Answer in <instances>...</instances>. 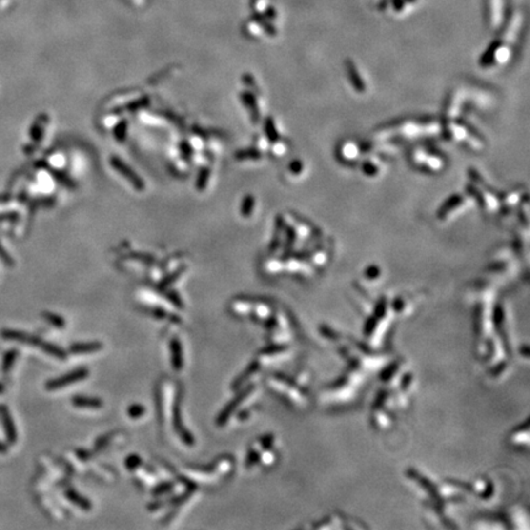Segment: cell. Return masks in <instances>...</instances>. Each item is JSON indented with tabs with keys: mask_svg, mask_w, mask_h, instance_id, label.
Listing matches in <instances>:
<instances>
[{
	"mask_svg": "<svg viewBox=\"0 0 530 530\" xmlns=\"http://www.w3.org/2000/svg\"><path fill=\"white\" fill-rule=\"evenodd\" d=\"M260 446H262L263 449H265V450L271 449L274 446V434L269 433V434L263 436L262 438H260Z\"/></svg>",
	"mask_w": 530,
	"mask_h": 530,
	"instance_id": "e0dca14e",
	"label": "cell"
},
{
	"mask_svg": "<svg viewBox=\"0 0 530 530\" xmlns=\"http://www.w3.org/2000/svg\"><path fill=\"white\" fill-rule=\"evenodd\" d=\"M253 389H254V386H253V384L245 387V389H243L241 393H238L237 395H236L235 398H233V399L231 400V402L228 403V404L226 405L223 410H221V412H220L219 416H217V419H216L217 426L221 427V426H225V425L227 424V421L230 420V417L232 416L235 410L237 409V408L241 405V403H242L250 393H252Z\"/></svg>",
	"mask_w": 530,
	"mask_h": 530,
	"instance_id": "7a4b0ae2",
	"label": "cell"
},
{
	"mask_svg": "<svg viewBox=\"0 0 530 530\" xmlns=\"http://www.w3.org/2000/svg\"><path fill=\"white\" fill-rule=\"evenodd\" d=\"M173 425L174 428H176L177 433L181 437L182 442L184 445L192 447L194 445V437L193 434L183 426L182 422V414H181V398L178 396L174 402V408H173Z\"/></svg>",
	"mask_w": 530,
	"mask_h": 530,
	"instance_id": "3957f363",
	"label": "cell"
},
{
	"mask_svg": "<svg viewBox=\"0 0 530 530\" xmlns=\"http://www.w3.org/2000/svg\"><path fill=\"white\" fill-rule=\"evenodd\" d=\"M6 453H8V446L0 442V454H6Z\"/></svg>",
	"mask_w": 530,
	"mask_h": 530,
	"instance_id": "7402d4cb",
	"label": "cell"
},
{
	"mask_svg": "<svg viewBox=\"0 0 530 530\" xmlns=\"http://www.w3.org/2000/svg\"><path fill=\"white\" fill-rule=\"evenodd\" d=\"M18 355H19V352L16 348H11V350H8L5 353H4L3 361H1V372H3L4 374H6L8 372L11 371V368H13L16 359H18Z\"/></svg>",
	"mask_w": 530,
	"mask_h": 530,
	"instance_id": "30bf717a",
	"label": "cell"
},
{
	"mask_svg": "<svg viewBox=\"0 0 530 530\" xmlns=\"http://www.w3.org/2000/svg\"><path fill=\"white\" fill-rule=\"evenodd\" d=\"M71 403L75 408H81V409H101L103 407L102 400L99 398H94V396L76 395L71 399Z\"/></svg>",
	"mask_w": 530,
	"mask_h": 530,
	"instance_id": "5b68a950",
	"label": "cell"
},
{
	"mask_svg": "<svg viewBox=\"0 0 530 530\" xmlns=\"http://www.w3.org/2000/svg\"><path fill=\"white\" fill-rule=\"evenodd\" d=\"M0 258H1V260H3L8 266H13V264H14L13 259H11L10 255H8V253L4 250V248L1 247V245H0Z\"/></svg>",
	"mask_w": 530,
	"mask_h": 530,
	"instance_id": "44dd1931",
	"label": "cell"
},
{
	"mask_svg": "<svg viewBox=\"0 0 530 530\" xmlns=\"http://www.w3.org/2000/svg\"><path fill=\"white\" fill-rule=\"evenodd\" d=\"M259 459H260L259 453H258L255 449H250L249 452H248L247 458H245V467L252 468L253 465H255L258 462H259Z\"/></svg>",
	"mask_w": 530,
	"mask_h": 530,
	"instance_id": "2e32d148",
	"label": "cell"
},
{
	"mask_svg": "<svg viewBox=\"0 0 530 530\" xmlns=\"http://www.w3.org/2000/svg\"><path fill=\"white\" fill-rule=\"evenodd\" d=\"M65 497L70 501L71 503H74L75 506L80 507L83 510H91V502L85 498L83 496H81L80 493L76 492L74 489H68L65 491Z\"/></svg>",
	"mask_w": 530,
	"mask_h": 530,
	"instance_id": "9c48e42d",
	"label": "cell"
},
{
	"mask_svg": "<svg viewBox=\"0 0 530 530\" xmlns=\"http://www.w3.org/2000/svg\"><path fill=\"white\" fill-rule=\"evenodd\" d=\"M128 415L131 419H140L142 416H144L145 414V407L142 404H133L128 408Z\"/></svg>",
	"mask_w": 530,
	"mask_h": 530,
	"instance_id": "5bb4252c",
	"label": "cell"
},
{
	"mask_svg": "<svg viewBox=\"0 0 530 530\" xmlns=\"http://www.w3.org/2000/svg\"><path fill=\"white\" fill-rule=\"evenodd\" d=\"M87 376V368H85V367H79V368H75L74 371L69 372V373L64 374V376L48 381L46 383V388L48 389V390H57V389L64 388V387H68L76 383V382L82 381V379H85Z\"/></svg>",
	"mask_w": 530,
	"mask_h": 530,
	"instance_id": "6da1fadb",
	"label": "cell"
},
{
	"mask_svg": "<svg viewBox=\"0 0 530 530\" xmlns=\"http://www.w3.org/2000/svg\"><path fill=\"white\" fill-rule=\"evenodd\" d=\"M41 350L44 351V352L48 353V355H51V356H54L61 360L66 359V356H68V353H66L63 348L57 345H53V344L51 343H47V341H43L42 346H41Z\"/></svg>",
	"mask_w": 530,
	"mask_h": 530,
	"instance_id": "8fae6325",
	"label": "cell"
},
{
	"mask_svg": "<svg viewBox=\"0 0 530 530\" xmlns=\"http://www.w3.org/2000/svg\"><path fill=\"white\" fill-rule=\"evenodd\" d=\"M142 464H143L142 458L137 454L129 455V457L125 459V468L129 470H137L138 468L142 467Z\"/></svg>",
	"mask_w": 530,
	"mask_h": 530,
	"instance_id": "9a60e30c",
	"label": "cell"
},
{
	"mask_svg": "<svg viewBox=\"0 0 530 530\" xmlns=\"http://www.w3.org/2000/svg\"><path fill=\"white\" fill-rule=\"evenodd\" d=\"M42 317L46 319L47 322H49L52 326H56V328L63 329L64 326H65V321H64L61 316H58V314L51 313V312H43Z\"/></svg>",
	"mask_w": 530,
	"mask_h": 530,
	"instance_id": "7c38bea8",
	"label": "cell"
},
{
	"mask_svg": "<svg viewBox=\"0 0 530 530\" xmlns=\"http://www.w3.org/2000/svg\"><path fill=\"white\" fill-rule=\"evenodd\" d=\"M167 297H168V300L171 301V302L173 303L177 308H183V302H182V300H181L180 296H178V293L172 291V292H169L168 295H167Z\"/></svg>",
	"mask_w": 530,
	"mask_h": 530,
	"instance_id": "ac0fdd59",
	"label": "cell"
},
{
	"mask_svg": "<svg viewBox=\"0 0 530 530\" xmlns=\"http://www.w3.org/2000/svg\"><path fill=\"white\" fill-rule=\"evenodd\" d=\"M248 415H249V411H248V410H243V411H241V414H238V419L245 420V417H248Z\"/></svg>",
	"mask_w": 530,
	"mask_h": 530,
	"instance_id": "603a6c76",
	"label": "cell"
},
{
	"mask_svg": "<svg viewBox=\"0 0 530 530\" xmlns=\"http://www.w3.org/2000/svg\"><path fill=\"white\" fill-rule=\"evenodd\" d=\"M174 488V484L171 481H164V482H161V484H159L156 486V488L152 490V495L154 496H161V495H164V493L169 492V491L173 490Z\"/></svg>",
	"mask_w": 530,
	"mask_h": 530,
	"instance_id": "4fadbf2b",
	"label": "cell"
},
{
	"mask_svg": "<svg viewBox=\"0 0 530 530\" xmlns=\"http://www.w3.org/2000/svg\"><path fill=\"white\" fill-rule=\"evenodd\" d=\"M0 421L3 425L8 442L10 445H15L16 441H18V432H16V427L15 424H14L13 417H11L10 410L8 409L6 405H0Z\"/></svg>",
	"mask_w": 530,
	"mask_h": 530,
	"instance_id": "277c9868",
	"label": "cell"
},
{
	"mask_svg": "<svg viewBox=\"0 0 530 530\" xmlns=\"http://www.w3.org/2000/svg\"><path fill=\"white\" fill-rule=\"evenodd\" d=\"M113 436H114V433H109V434L107 433V434H104L103 437H101V438H100L99 441H97V443H96V448H97V449H101V448H103L104 446H106L107 443H108V442L111 441L112 437H113Z\"/></svg>",
	"mask_w": 530,
	"mask_h": 530,
	"instance_id": "ffe728a7",
	"label": "cell"
},
{
	"mask_svg": "<svg viewBox=\"0 0 530 530\" xmlns=\"http://www.w3.org/2000/svg\"><path fill=\"white\" fill-rule=\"evenodd\" d=\"M171 362L172 367L176 371H180L183 367V351L180 339H172L171 341Z\"/></svg>",
	"mask_w": 530,
	"mask_h": 530,
	"instance_id": "8992f818",
	"label": "cell"
},
{
	"mask_svg": "<svg viewBox=\"0 0 530 530\" xmlns=\"http://www.w3.org/2000/svg\"><path fill=\"white\" fill-rule=\"evenodd\" d=\"M102 344L101 343H81V344H73V345L69 347V351L73 355H83V353H91L96 352V351L101 350Z\"/></svg>",
	"mask_w": 530,
	"mask_h": 530,
	"instance_id": "52a82bcc",
	"label": "cell"
},
{
	"mask_svg": "<svg viewBox=\"0 0 530 530\" xmlns=\"http://www.w3.org/2000/svg\"><path fill=\"white\" fill-rule=\"evenodd\" d=\"M150 312H151V316L155 317V318H157V319L168 318V313L164 311L163 308H160V307L152 308V309H150Z\"/></svg>",
	"mask_w": 530,
	"mask_h": 530,
	"instance_id": "d6986e66",
	"label": "cell"
},
{
	"mask_svg": "<svg viewBox=\"0 0 530 530\" xmlns=\"http://www.w3.org/2000/svg\"><path fill=\"white\" fill-rule=\"evenodd\" d=\"M259 367H260L259 361H253V362H250L249 366H248L247 368H245V371H243L242 373H241L240 376H238L237 378L235 379V381H233V383H232V389H238V388H240V387L242 386L243 383H245V382H247L248 379H249L250 377H252L253 374H254L255 372L258 371V369H259Z\"/></svg>",
	"mask_w": 530,
	"mask_h": 530,
	"instance_id": "ba28073f",
	"label": "cell"
}]
</instances>
